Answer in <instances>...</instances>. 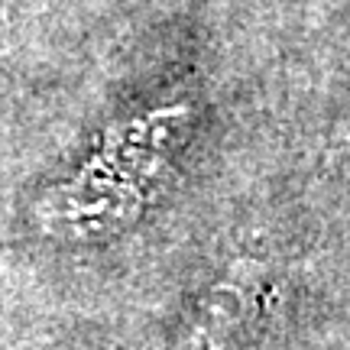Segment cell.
I'll return each mask as SVG.
<instances>
[{
	"label": "cell",
	"instance_id": "cell-1",
	"mask_svg": "<svg viewBox=\"0 0 350 350\" xmlns=\"http://www.w3.org/2000/svg\"><path fill=\"white\" fill-rule=\"evenodd\" d=\"M185 124L188 113L182 107H165L117 126L81 172L52 198L59 227L100 234L130 224L146 208L156 182L172 169L185 139Z\"/></svg>",
	"mask_w": 350,
	"mask_h": 350
}]
</instances>
